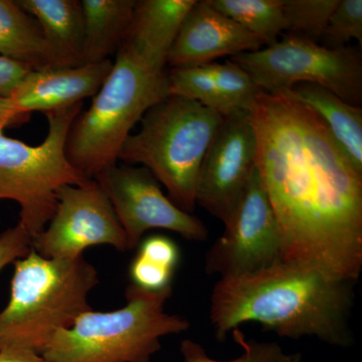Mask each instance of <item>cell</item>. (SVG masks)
<instances>
[{
    "instance_id": "1",
    "label": "cell",
    "mask_w": 362,
    "mask_h": 362,
    "mask_svg": "<svg viewBox=\"0 0 362 362\" xmlns=\"http://www.w3.org/2000/svg\"><path fill=\"white\" fill-rule=\"evenodd\" d=\"M256 166L277 218L283 262L337 280L362 271V175L310 107L262 92L252 105Z\"/></svg>"
},
{
    "instance_id": "2",
    "label": "cell",
    "mask_w": 362,
    "mask_h": 362,
    "mask_svg": "<svg viewBox=\"0 0 362 362\" xmlns=\"http://www.w3.org/2000/svg\"><path fill=\"white\" fill-rule=\"evenodd\" d=\"M356 285L288 262L221 278L209 307L214 337L225 341L242 324L256 322L280 337H313L332 346H351Z\"/></svg>"
},
{
    "instance_id": "3",
    "label": "cell",
    "mask_w": 362,
    "mask_h": 362,
    "mask_svg": "<svg viewBox=\"0 0 362 362\" xmlns=\"http://www.w3.org/2000/svg\"><path fill=\"white\" fill-rule=\"evenodd\" d=\"M11 298L0 312V350L21 349L42 356L59 330L86 312L98 271L81 256L47 259L32 249L13 263Z\"/></svg>"
},
{
    "instance_id": "4",
    "label": "cell",
    "mask_w": 362,
    "mask_h": 362,
    "mask_svg": "<svg viewBox=\"0 0 362 362\" xmlns=\"http://www.w3.org/2000/svg\"><path fill=\"white\" fill-rule=\"evenodd\" d=\"M168 96V71L147 65L120 47L90 108L71 123L66 139V159L80 175L95 180L117 164L135 124Z\"/></svg>"
},
{
    "instance_id": "5",
    "label": "cell",
    "mask_w": 362,
    "mask_h": 362,
    "mask_svg": "<svg viewBox=\"0 0 362 362\" xmlns=\"http://www.w3.org/2000/svg\"><path fill=\"white\" fill-rule=\"evenodd\" d=\"M223 116L194 100L168 96L142 117L118 160L148 169L181 211L194 214L197 176Z\"/></svg>"
},
{
    "instance_id": "6",
    "label": "cell",
    "mask_w": 362,
    "mask_h": 362,
    "mask_svg": "<svg viewBox=\"0 0 362 362\" xmlns=\"http://www.w3.org/2000/svg\"><path fill=\"white\" fill-rule=\"evenodd\" d=\"M173 287L151 292L130 284L126 303L117 310H90L47 345V362H150L161 349V338L190 328L185 317L168 314Z\"/></svg>"
},
{
    "instance_id": "7",
    "label": "cell",
    "mask_w": 362,
    "mask_h": 362,
    "mask_svg": "<svg viewBox=\"0 0 362 362\" xmlns=\"http://www.w3.org/2000/svg\"><path fill=\"white\" fill-rule=\"evenodd\" d=\"M83 102L45 113L47 134L37 146L7 137L0 127V201L21 206L20 221L32 240L52 220L59 188L88 180L66 159V135Z\"/></svg>"
},
{
    "instance_id": "8",
    "label": "cell",
    "mask_w": 362,
    "mask_h": 362,
    "mask_svg": "<svg viewBox=\"0 0 362 362\" xmlns=\"http://www.w3.org/2000/svg\"><path fill=\"white\" fill-rule=\"evenodd\" d=\"M230 59L269 94L309 83L331 90L346 103L357 107L362 104V57L356 47L331 49L282 35L271 47L244 52Z\"/></svg>"
},
{
    "instance_id": "9",
    "label": "cell",
    "mask_w": 362,
    "mask_h": 362,
    "mask_svg": "<svg viewBox=\"0 0 362 362\" xmlns=\"http://www.w3.org/2000/svg\"><path fill=\"white\" fill-rule=\"evenodd\" d=\"M284 244L258 169H255L237 209L204 259L207 275L238 277L283 262Z\"/></svg>"
},
{
    "instance_id": "10",
    "label": "cell",
    "mask_w": 362,
    "mask_h": 362,
    "mask_svg": "<svg viewBox=\"0 0 362 362\" xmlns=\"http://www.w3.org/2000/svg\"><path fill=\"white\" fill-rule=\"evenodd\" d=\"M95 180L108 197L125 233L127 251L153 228L168 230L192 242H204L209 230L201 218L185 213L162 192L160 185L144 166L115 164Z\"/></svg>"
},
{
    "instance_id": "11",
    "label": "cell",
    "mask_w": 362,
    "mask_h": 362,
    "mask_svg": "<svg viewBox=\"0 0 362 362\" xmlns=\"http://www.w3.org/2000/svg\"><path fill=\"white\" fill-rule=\"evenodd\" d=\"M98 245L127 251L125 233L103 189L95 180L59 188L56 211L32 240L33 251L47 259H75Z\"/></svg>"
},
{
    "instance_id": "12",
    "label": "cell",
    "mask_w": 362,
    "mask_h": 362,
    "mask_svg": "<svg viewBox=\"0 0 362 362\" xmlns=\"http://www.w3.org/2000/svg\"><path fill=\"white\" fill-rule=\"evenodd\" d=\"M256 130L250 111L223 116L197 176L195 204L226 225L256 169Z\"/></svg>"
},
{
    "instance_id": "13",
    "label": "cell",
    "mask_w": 362,
    "mask_h": 362,
    "mask_svg": "<svg viewBox=\"0 0 362 362\" xmlns=\"http://www.w3.org/2000/svg\"><path fill=\"white\" fill-rule=\"evenodd\" d=\"M263 47L256 35L218 13L207 0H201L195 1L181 23L168 65L171 69L206 65Z\"/></svg>"
},
{
    "instance_id": "14",
    "label": "cell",
    "mask_w": 362,
    "mask_h": 362,
    "mask_svg": "<svg viewBox=\"0 0 362 362\" xmlns=\"http://www.w3.org/2000/svg\"><path fill=\"white\" fill-rule=\"evenodd\" d=\"M168 84L170 96L194 100L221 116L251 111L263 92L249 74L230 59L223 63L171 69Z\"/></svg>"
},
{
    "instance_id": "15",
    "label": "cell",
    "mask_w": 362,
    "mask_h": 362,
    "mask_svg": "<svg viewBox=\"0 0 362 362\" xmlns=\"http://www.w3.org/2000/svg\"><path fill=\"white\" fill-rule=\"evenodd\" d=\"M111 59L78 66H45L30 70L16 86L9 100L21 111L59 110L94 97L113 68Z\"/></svg>"
},
{
    "instance_id": "16",
    "label": "cell",
    "mask_w": 362,
    "mask_h": 362,
    "mask_svg": "<svg viewBox=\"0 0 362 362\" xmlns=\"http://www.w3.org/2000/svg\"><path fill=\"white\" fill-rule=\"evenodd\" d=\"M197 0H136L121 47L147 65L166 70L169 52L181 23Z\"/></svg>"
},
{
    "instance_id": "17",
    "label": "cell",
    "mask_w": 362,
    "mask_h": 362,
    "mask_svg": "<svg viewBox=\"0 0 362 362\" xmlns=\"http://www.w3.org/2000/svg\"><path fill=\"white\" fill-rule=\"evenodd\" d=\"M39 23L52 52V66H78L83 63L85 23L80 0H18Z\"/></svg>"
},
{
    "instance_id": "18",
    "label": "cell",
    "mask_w": 362,
    "mask_h": 362,
    "mask_svg": "<svg viewBox=\"0 0 362 362\" xmlns=\"http://www.w3.org/2000/svg\"><path fill=\"white\" fill-rule=\"evenodd\" d=\"M310 107L327 126L338 146L362 175V108L343 101L331 90L300 83L277 93Z\"/></svg>"
},
{
    "instance_id": "19",
    "label": "cell",
    "mask_w": 362,
    "mask_h": 362,
    "mask_svg": "<svg viewBox=\"0 0 362 362\" xmlns=\"http://www.w3.org/2000/svg\"><path fill=\"white\" fill-rule=\"evenodd\" d=\"M85 39L83 63L96 64L117 54L127 35L136 0H82Z\"/></svg>"
},
{
    "instance_id": "20",
    "label": "cell",
    "mask_w": 362,
    "mask_h": 362,
    "mask_svg": "<svg viewBox=\"0 0 362 362\" xmlns=\"http://www.w3.org/2000/svg\"><path fill=\"white\" fill-rule=\"evenodd\" d=\"M0 57L35 69L52 66V52L42 28L13 0H0Z\"/></svg>"
},
{
    "instance_id": "21",
    "label": "cell",
    "mask_w": 362,
    "mask_h": 362,
    "mask_svg": "<svg viewBox=\"0 0 362 362\" xmlns=\"http://www.w3.org/2000/svg\"><path fill=\"white\" fill-rule=\"evenodd\" d=\"M209 6L256 35L264 47L280 40L286 30L284 0H207Z\"/></svg>"
},
{
    "instance_id": "22",
    "label": "cell",
    "mask_w": 362,
    "mask_h": 362,
    "mask_svg": "<svg viewBox=\"0 0 362 362\" xmlns=\"http://www.w3.org/2000/svg\"><path fill=\"white\" fill-rule=\"evenodd\" d=\"M339 0H284V35L319 44Z\"/></svg>"
},
{
    "instance_id": "23",
    "label": "cell",
    "mask_w": 362,
    "mask_h": 362,
    "mask_svg": "<svg viewBox=\"0 0 362 362\" xmlns=\"http://www.w3.org/2000/svg\"><path fill=\"white\" fill-rule=\"evenodd\" d=\"M233 338L243 349V354L233 361H220L207 356L199 343L185 339L180 344L183 362H301V354H287L276 342H262L247 339L240 328L233 330Z\"/></svg>"
},
{
    "instance_id": "24",
    "label": "cell",
    "mask_w": 362,
    "mask_h": 362,
    "mask_svg": "<svg viewBox=\"0 0 362 362\" xmlns=\"http://www.w3.org/2000/svg\"><path fill=\"white\" fill-rule=\"evenodd\" d=\"M362 44V0H339L321 37V45L341 49L350 40Z\"/></svg>"
},
{
    "instance_id": "25",
    "label": "cell",
    "mask_w": 362,
    "mask_h": 362,
    "mask_svg": "<svg viewBox=\"0 0 362 362\" xmlns=\"http://www.w3.org/2000/svg\"><path fill=\"white\" fill-rule=\"evenodd\" d=\"M175 270L137 254L130 265L131 284L146 290L159 292L173 287Z\"/></svg>"
},
{
    "instance_id": "26",
    "label": "cell",
    "mask_w": 362,
    "mask_h": 362,
    "mask_svg": "<svg viewBox=\"0 0 362 362\" xmlns=\"http://www.w3.org/2000/svg\"><path fill=\"white\" fill-rule=\"evenodd\" d=\"M32 251V238L18 223L0 235V272L16 259L25 258Z\"/></svg>"
},
{
    "instance_id": "27",
    "label": "cell",
    "mask_w": 362,
    "mask_h": 362,
    "mask_svg": "<svg viewBox=\"0 0 362 362\" xmlns=\"http://www.w3.org/2000/svg\"><path fill=\"white\" fill-rule=\"evenodd\" d=\"M33 69L0 57V97L9 99L16 86Z\"/></svg>"
},
{
    "instance_id": "28",
    "label": "cell",
    "mask_w": 362,
    "mask_h": 362,
    "mask_svg": "<svg viewBox=\"0 0 362 362\" xmlns=\"http://www.w3.org/2000/svg\"><path fill=\"white\" fill-rule=\"evenodd\" d=\"M32 114L21 111L9 99L0 97V127L21 126L30 121Z\"/></svg>"
},
{
    "instance_id": "29",
    "label": "cell",
    "mask_w": 362,
    "mask_h": 362,
    "mask_svg": "<svg viewBox=\"0 0 362 362\" xmlns=\"http://www.w3.org/2000/svg\"><path fill=\"white\" fill-rule=\"evenodd\" d=\"M0 362H47L40 354L21 349L0 350Z\"/></svg>"
}]
</instances>
